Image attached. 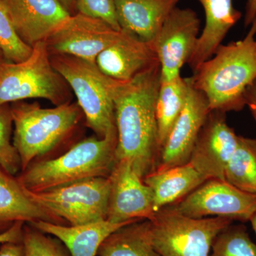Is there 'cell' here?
<instances>
[{"label": "cell", "mask_w": 256, "mask_h": 256, "mask_svg": "<svg viewBox=\"0 0 256 256\" xmlns=\"http://www.w3.org/2000/svg\"><path fill=\"white\" fill-rule=\"evenodd\" d=\"M201 30V20L190 8L176 6L166 18L154 43L161 80L181 76V69L191 58Z\"/></svg>", "instance_id": "obj_10"}, {"label": "cell", "mask_w": 256, "mask_h": 256, "mask_svg": "<svg viewBox=\"0 0 256 256\" xmlns=\"http://www.w3.org/2000/svg\"><path fill=\"white\" fill-rule=\"evenodd\" d=\"M256 18L242 40L220 44L200 64L190 82L208 100L210 110H242L248 88L256 80Z\"/></svg>", "instance_id": "obj_2"}, {"label": "cell", "mask_w": 256, "mask_h": 256, "mask_svg": "<svg viewBox=\"0 0 256 256\" xmlns=\"http://www.w3.org/2000/svg\"><path fill=\"white\" fill-rule=\"evenodd\" d=\"M225 181L256 194V140L238 136V144L226 168Z\"/></svg>", "instance_id": "obj_24"}, {"label": "cell", "mask_w": 256, "mask_h": 256, "mask_svg": "<svg viewBox=\"0 0 256 256\" xmlns=\"http://www.w3.org/2000/svg\"><path fill=\"white\" fill-rule=\"evenodd\" d=\"M98 256H160L152 240L150 220H138L116 230L102 242Z\"/></svg>", "instance_id": "obj_22"}, {"label": "cell", "mask_w": 256, "mask_h": 256, "mask_svg": "<svg viewBox=\"0 0 256 256\" xmlns=\"http://www.w3.org/2000/svg\"><path fill=\"white\" fill-rule=\"evenodd\" d=\"M249 222L252 224V229H254V232H255L256 236V212L254 214V215L252 216V218H250Z\"/></svg>", "instance_id": "obj_35"}, {"label": "cell", "mask_w": 256, "mask_h": 256, "mask_svg": "<svg viewBox=\"0 0 256 256\" xmlns=\"http://www.w3.org/2000/svg\"><path fill=\"white\" fill-rule=\"evenodd\" d=\"M0 62H4V56H3L2 52L1 50H0Z\"/></svg>", "instance_id": "obj_36"}, {"label": "cell", "mask_w": 256, "mask_h": 256, "mask_svg": "<svg viewBox=\"0 0 256 256\" xmlns=\"http://www.w3.org/2000/svg\"><path fill=\"white\" fill-rule=\"evenodd\" d=\"M38 220L66 225L34 201L16 176L0 168V234L18 222L32 224Z\"/></svg>", "instance_id": "obj_18"}, {"label": "cell", "mask_w": 256, "mask_h": 256, "mask_svg": "<svg viewBox=\"0 0 256 256\" xmlns=\"http://www.w3.org/2000/svg\"><path fill=\"white\" fill-rule=\"evenodd\" d=\"M180 2V0H114L120 30L152 45L165 20Z\"/></svg>", "instance_id": "obj_17"}, {"label": "cell", "mask_w": 256, "mask_h": 256, "mask_svg": "<svg viewBox=\"0 0 256 256\" xmlns=\"http://www.w3.org/2000/svg\"><path fill=\"white\" fill-rule=\"evenodd\" d=\"M186 102L160 152L154 172H162L190 162L198 134L210 114L205 96L192 85L190 79Z\"/></svg>", "instance_id": "obj_13"}, {"label": "cell", "mask_w": 256, "mask_h": 256, "mask_svg": "<svg viewBox=\"0 0 256 256\" xmlns=\"http://www.w3.org/2000/svg\"><path fill=\"white\" fill-rule=\"evenodd\" d=\"M10 105L14 126L13 144L21 159L22 171L68 140L84 117L78 102H66L53 108L24 101Z\"/></svg>", "instance_id": "obj_4"}, {"label": "cell", "mask_w": 256, "mask_h": 256, "mask_svg": "<svg viewBox=\"0 0 256 256\" xmlns=\"http://www.w3.org/2000/svg\"><path fill=\"white\" fill-rule=\"evenodd\" d=\"M28 60L0 65V105L43 98L55 106L70 102V87L50 63L45 42L32 47Z\"/></svg>", "instance_id": "obj_6"}, {"label": "cell", "mask_w": 256, "mask_h": 256, "mask_svg": "<svg viewBox=\"0 0 256 256\" xmlns=\"http://www.w3.org/2000/svg\"><path fill=\"white\" fill-rule=\"evenodd\" d=\"M256 18V0H248L245 8L244 15V26H250Z\"/></svg>", "instance_id": "obj_33"}, {"label": "cell", "mask_w": 256, "mask_h": 256, "mask_svg": "<svg viewBox=\"0 0 256 256\" xmlns=\"http://www.w3.org/2000/svg\"><path fill=\"white\" fill-rule=\"evenodd\" d=\"M117 130L82 140L54 159L40 160L20 172V182L40 192L94 178H108L116 163Z\"/></svg>", "instance_id": "obj_3"}, {"label": "cell", "mask_w": 256, "mask_h": 256, "mask_svg": "<svg viewBox=\"0 0 256 256\" xmlns=\"http://www.w3.org/2000/svg\"><path fill=\"white\" fill-rule=\"evenodd\" d=\"M0 50L4 62L18 63L28 60L32 47L22 41L15 31L9 15L0 2Z\"/></svg>", "instance_id": "obj_27"}, {"label": "cell", "mask_w": 256, "mask_h": 256, "mask_svg": "<svg viewBox=\"0 0 256 256\" xmlns=\"http://www.w3.org/2000/svg\"><path fill=\"white\" fill-rule=\"evenodd\" d=\"M129 224L132 223L117 224L104 220L82 226L60 225L44 220L28 224L60 239L72 256H97L104 240L118 229Z\"/></svg>", "instance_id": "obj_20"}, {"label": "cell", "mask_w": 256, "mask_h": 256, "mask_svg": "<svg viewBox=\"0 0 256 256\" xmlns=\"http://www.w3.org/2000/svg\"><path fill=\"white\" fill-rule=\"evenodd\" d=\"M110 181L94 178L40 192L28 191L32 200L69 226L107 220Z\"/></svg>", "instance_id": "obj_8"}, {"label": "cell", "mask_w": 256, "mask_h": 256, "mask_svg": "<svg viewBox=\"0 0 256 256\" xmlns=\"http://www.w3.org/2000/svg\"><path fill=\"white\" fill-rule=\"evenodd\" d=\"M160 64L129 82H118L114 96L118 132L116 160H124L144 178L156 170L160 148L156 107Z\"/></svg>", "instance_id": "obj_1"}, {"label": "cell", "mask_w": 256, "mask_h": 256, "mask_svg": "<svg viewBox=\"0 0 256 256\" xmlns=\"http://www.w3.org/2000/svg\"><path fill=\"white\" fill-rule=\"evenodd\" d=\"M210 256H256V245L244 226H230L216 237Z\"/></svg>", "instance_id": "obj_25"}, {"label": "cell", "mask_w": 256, "mask_h": 256, "mask_svg": "<svg viewBox=\"0 0 256 256\" xmlns=\"http://www.w3.org/2000/svg\"><path fill=\"white\" fill-rule=\"evenodd\" d=\"M50 55L54 68L75 94L87 127L99 138L117 130L114 96L119 80L102 73L96 64L73 56Z\"/></svg>", "instance_id": "obj_5"}, {"label": "cell", "mask_w": 256, "mask_h": 256, "mask_svg": "<svg viewBox=\"0 0 256 256\" xmlns=\"http://www.w3.org/2000/svg\"><path fill=\"white\" fill-rule=\"evenodd\" d=\"M151 188L154 212L181 201L207 181L190 163L162 172H153L143 178Z\"/></svg>", "instance_id": "obj_21"}, {"label": "cell", "mask_w": 256, "mask_h": 256, "mask_svg": "<svg viewBox=\"0 0 256 256\" xmlns=\"http://www.w3.org/2000/svg\"><path fill=\"white\" fill-rule=\"evenodd\" d=\"M117 31L98 18L80 13L70 18L45 41L50 54L73 56L96 64L102 50L117 41Z\"/></svg>", "instance_id": "obj_11"}, {"label": "cell", "mask_w": 256, "mask_h": 256, "mask_svg": "<svg viewBox=\"0 0 256 256\" xmlns=\"http://www.w3.org/2000/svg\"><path fill=\"white\" fill-rule=\"evenodd\" d=\"M1 63H2V62H0V65H1Z\"/></svg>", "instance_id": "obj_37"}, {"label": "cell", "mask_w": 256, "mask_h": 256, "mask_svg": "<svg viewBox=\"0 0 256 256\" xmlns=\"http://www.w3.org/2000/svg\"><path fill=\"white\" fill-rule=\"evenodd\" d=\"M0 256H25L23 242H5L0 246Z\"/></svg>", "instance_id": "obj_31"}, {"label": "cell", "mask_w": 256, "mask_h": 256, "mask_svg": "<svg viewBox=\"0 0 256 256\" xmlns=\"http://www.w3.org/2000/svg\"><path fill=\"white\" fill-rule=\"evenodd\" d=\"M150 222L153 246L160 256H210L216 237L234 220L190 218L166 206Z\"/></svg>", "instance_id": "obj_7"}, {"label": "cell", "mask_w": 256, "mask_h": 256, "mask_svg": "<svg viewBox=\"0 0 256 256\" xmlns=\"http://www.w3.org/2000/svg\"><path fill=\"white\" fill-rule=\"evenodd\" d=\"M15 31L28 46L45 42L72 15L58 0H0Z\"/></svg>", "instance_id": "obj_15"}, {"label": "cell", "mask_w": 256, "mask_h": 256, "mask_svg": "<svg viewBox=\"0 0 256 256\" xmlns=\"http://www.w3.org/2000/svg\"><path fill=\"white\" fill-rule=\"evenodd\" d=\"M13 122L10 104L0 105V168L16 176L22 171L21 159L12 142Z\"/></svg>", "instance_id": "obj_26"}, {"label": "cell", "mask_w": 256, "mask_h": 256, "mask_svg": "<svg viewBox=\"0 0 256 256\" xmlns=\"http://www.w3.org/2000/svg\"><path fill=\"white\" fill-rule=\"evenodd\" d=\"M238 136L226 114L210 111L202 127L188 163L206 180L225 181V170L238 144Z\"/></svg>", "instance_id": "obj_14"}, {"label": "cell", "mask_w": 256, "mask_h": 256, "mask_svg": "<svg viewBox=\"0 0 256 256\" xmlns=\"http://www.w3.org/2000/svg\"><path fill=\"white\" fill-rule=\"evenodd\" d=\"M188 86V78L182 76L170 80H160L156 114L161 150L184 106Z\"/></svg>", "instance_id": "obj_23"}, {"label": "cell", "mask_w": 256, "mask_h": 256, "mask_svg": "<svg viewBox=\"0 0 256 256\" xmlns=\"http://www.w3.org/2000/svg\"><path fill=\"white\" fill-rule=\"evenodd\" d=\"M58 1L72 16H74V15L78 13V11H77V0H58Z\"/></svg>", "instance_id": "obj_34"}, {"label": "cell", "mask_w": 256, "mask_h": 256, "mask_svg": "<svg viewBox=\"0 0 256 256\" xmlns=\"http://www.w3.org/2000/svg\"><path fill=\"white\" fill-rule=\"evenodd\" d=\"M158 64L154 45L122 30L117 41L102 50L96 62L102 73L120 82H129Z\"/></svg>", "instance_id": "obj_16"}, {"label": "cell", "mask_w": 256, "mask_h": 256, "mask_svg": "<svg viewBox=\"0 0 256 256\" xmlns=\"http://www.w3.org/2000/svg\"><path fill=\"white\" fill-rule=\"evenodd\" d=\"M171 210L193 218L220 216L245 223L256 212V194L244 192L220 180H208Z\"/></svg>", "instance_id": "obj_9"}, {"label": "cell", "mask_w": 256, "mask_h": 256, "mask_svg": "<svg viewBox=\"0 0 256 256\" xmlns=\"http://www.w3.org/2000/svg\"><path fill=\"white\" fill-rule=\"evenodd\" d=\"M22 242L25 256H72L60 239L43 233L30 224L24 226Z\"/></svg>", "instance_id": "obj_28"}, {"label": "cell", "mask_w": 256, "mask_h": 256, "mask_svg": "<svg viewBox=\"0 0 256 256\" xmlns=\"http://www.w3.org/2000/svg\"><path fill=\"white\" fill-rule=\"evenodd\" d=\"M107 220L132 223L151 220L156 214L151 188L124 160H116L110 174Z\"/></svg>", "instance_id": "obj_12"}, {"label": "cell", "mask_w": 256, "mask_h": 256, "mask_svg": "<svg viewBox=\"0 0 256 256\" xmlns=\"http://www.w3.org/2000/svg\"><path fill=\"white\" fill-rule=\"evenodd\" d=\"M77 11L86 16L102 20L114 30L121 31L114 0H77Z\"/></svg>", "instance_id": "obj_29"}, {"label": "cell", "mask_w": 256, "mask_h": 256, "mask_svg": "<svg viewBox=\"0 0 256 256\" xmlns=\"http://www.w3.org/2000/svg\"><path fill=\"white\" fill-rule=\"evenodd\" d=\"M246 104L256 122V80L248 88L246 94Z\"/></svg>", "instance_id": "obj_32"}, {"label": "cell", "mask_w": 256, "mask_h": 256, "mask_svg": "<svg viewBox=\"0 0 256 256\" xmlns=\"http://www.w3.org/2000/svg\"><path fill=\"white\" fill-rule=\"evenodd\" d=\"M203 8L205 25L188 64L195 69L213 56L229 31L242 18L233 0H197Z\"/></svg>", "instance_id": "obj_19"}, {"label": "cell", "mask_w": 256, "mask_h": 256, "mask_svg": "<svg viewBox=\"0 0 256 256\" xmlns=\"http://www.w3.org/2000/svg\"><path fill=\"white\" fill-rule=\"evenodd\" d=\"M24 224L23 222H18L6 232L0 234V246L5 242H22Z\"/></svg>", "instance_id": "obj_30"}]
</instances>
